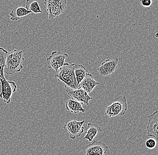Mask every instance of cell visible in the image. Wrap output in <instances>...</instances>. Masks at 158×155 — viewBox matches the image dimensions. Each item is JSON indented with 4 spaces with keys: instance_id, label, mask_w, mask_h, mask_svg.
I'll list each match as a JSON object with an SVG mask.
<instances>
[{
    "instance_id": "6da1fadb",
    "label": "cell",
    "mask_w": 158,
    "mask_h": 155,
    "mask_svg": "<svg viewBox=\"0 0 158 155\" xmlns=\"http://www.w3.org/2000/svg\"><path fill=\"white\" fill-rule=\"evenodd\" d=\"M24 61V58L22 50L14 49L10 52L7 51L6 54L4 72L9 75L19 72L23 67L22 63Z\"/></svg>"
},
{
    "instance_id": "7a4b0ae2",
    "label": "cell",
    "mask_w": 158,
    "mask_h": 155,
    "mask_svg": "<svg viewBox=\"0 0 158 155\" xmlns=\"http://www.w3.org/2000/svg\"><path fill=\"white\" fill-rule=\"evenodd\" d=\"M75 65L76 64L64 63V66L59 69V71L54 75L58 81L64 83L65 88H78L74 72Z\"/></svg>"
},
{
    "instance_id": "3957f363",
    "label": "cell",
    "mask_w": 158,
    "mask_h": 155,
    "mask_svg": "<svg viewBox=\"0 0 158 155\" xmlns=\"http://www.w3.org/2000/svg\"><path fill=\"white\" fill-rule=\"evenodd\" d=\"M126 96L116 98L115 100L110 105L106 108V113L109 117L122 116L125 114L127 110Z\"/></svg>"
},
{
    "instance_id": "277c9868",
    "label": "cell",
    "mask_w": 158,
    "mask_h": 155,
    "mask_svg": "<svg viewBox=\"0 0 158 155\" xmlns=\"http://www.w3.org/2000/svg\"><path fill=\"white\" fill-rule=\"evenodd\" d=\"M48 14V18L52 20L58 18L67 8L66 0H44Z\"/></svg>"
},
{
    "instance_id": "5b68a950",
    "label": "cell",
    "mask_w": 158,
    "mask_h": 155,
    "mask_svg": "<svg viewBox=\"0 0 158 155\" xmlns=\"http://www.w3.org/2000/svg\"><path fill=\"white\" fill-rule=\"evenodd\" d=\"M0 82L1 84L0 98L8 104L10 103L12 96L16 91L17 86L15 82L7 80L6 78L1 80Z\"/></svg>"
},
{
    "instance_id": "8992f818",
    "label": "cell",
    "mask_w": 158,
    "mask_h": 155,
    "mask_svg": "<svg viewBox=\"0 0 158 155\" xmlns=\"http://www.w3.org/2000/svg\"><path fill=\"white\" fill-rule=\"evenodd\" d=\"M85 120L81 121L71 120L65 122L64 126V131L69 132L70 138L74 140L77 137H80L84 132V127L83 126Z\"/></svg>"
},
{
    "instance_id": "52a82bcc",
    "label": "cell",
    "mask_w": 158,
    "mask_h": 155,
    "mask_svg": "<svg viewBox=\"0 0 158 155\" xmlns=\"http://www.w3.org/2000/svg\"><path fill=\"white\" fill-rule=\"evenodd\" d=\"M69 57L67 53H63L58 51H54L46 59L47 66L49 69H54L57 71L64 66L65 59Z\"/></svg>"
},
{
    "instance_id": "ba28073f",
    "label": "cell",
    "mask_w": 158,
    "mask_h": 155,
    "mask_svg": "<svg viewBox=\"0 0 158 155\" xmlns=\"http://www.w3.org/2000/svg\"><path fill=\"white\" fill-rule=\"evenodd\" d=\"M108 147L100 141H94L93 143L82 148L85 155H104L108 151Z\"/></svg>"
},
{
    "instance_id": "9c48e42d",
    "label": "cell",
    "mask_w": 158,
    "mask_h": 155,
    "mask_svg": "<svg viewBox=\"0 0 158 155\" xmlns=\"http://www.w3.org/2000/svg\"><path fill=\"white\" fill-rule=\"evenodd\" d=\"M66 91L72 99L81 104L88 105L89 102L93 98L90 97L85 90L81 88L74 89L71 88H66Z\"/></svg>"
},
{
    "instance_id": "30bf717a",
    "label": "cell",
    "mask_w": 158,
    "mask_h": 155,
    "mask_svg": "<svg viewBox=\"0 0 158 155\" xmlns=\"http://www.w3.org/2000/svg\"><path fill=\"white\" fill-rule=\"evenodd\" d=\"M119 63L118 58L107 59L102 63L101 66L98 68L99 75L102 76H107L111 75L118 68Z\"/></svg>"
},
{
    "instance_id": "8fae6325",
    "label": "cell",
    "mask_w": 158,
    "mask_h": 155,
    "mask_svg": "<svg viewBox=\"0 0 158 155\" xmlns=\"http://www.w3.org/2000/svg\"><path fill=\"white\" fill-rule=\"evenodd\" d=\"M149 121L147 126V135L148 137H154L158 141V113L156 110L152 114L148 115Z\"/></svg>"
},
{
    "instance_id": "7c38bea8",
    "label": "cell",
    "mask_w": 158,
    "mask_h": 155,
    "mask_svg": "<svg viewBox=\"0 0 158 155\" xmlns=\"http://www.w3.org/2000/svg\"><path fill=\"white\" fill-rule=\"evenodd\" d=\"M99 83L94 79L91 74L87 73L85 77L79 84L78 88L85 90L87 93H90L97 86L99 85Z\"/></svg>"
},
{
    "instance_id": "4fadbf2b",
    "label": "cell",
    "mask_w": 158,
    "mask_h": 155,
    "mask_svg": "<svg viewBox=\"0 0 158 155\" xmlns=\"http://www.w3.org/2000/svg\"><path fill=\"white\" fill-rule=\"evenodd\" d=\"M101 131V128L98 125L95 124H92L91 123H88L87 127L85 131V135L83 138V140H88L89 142H92L95 137Z\"/></svg>"
},
{
    "instance_id": "5bb4252c",
    "label": "cell",
    "mask_w": 158,
    "mask_h": 155,
    "mask_svg": "<svg viewBox=\"0 0 158 155\" xmlns=\"http://www.w3.org/2000/svg\"><path fill=\"white\" fill-rule=\"evenodd\" d=\"M30 13H31V12L26 8L21 6L16 7L11 11V12L10 13V19L11 20L16 21Z\"/></svg>"
},
{
    "instance_id": "9a60e30c",
    "label": "cell",
    "mask_w": 158,
    "mask_h": 155,
    "mask_svg": "<svg viewBox=\"0 0 158 155\" xmlns=\"http://www.w3.org/2000/svg\"><path fill=\"white\" fill-rule=\"evenodd\" d=\"M65 107L67 110L74 113H78L80 112H85V110L82 106L81 104L73 99H69L67 100L65 104Z\"/></svg>"
},
{
    "instance_id": "2e32d148",
    "label": "cell",
    "mask_w": 158,
    "mask_h": 155,
    "mask_svg": "<svg viewBox=\"0 0 158 155\" xmlns=\"http://www.w3.org/2000/svg\"><path fill=\"white\" fill-rule=\"evenodd\" d=\"M74 72L77 84L78 86L79 84L81 82L86 75L87 70L82 65L76 64Z\"/></svg>"
},
{
    "instance_id": "e0dca14e",
    "label": "cell",
    "mask_w": 158,
    "mask_h": 155,
    "mask_svg": "<svg viewBox=\"0 0 158 155\" xmlns=\"http://www.w3.org/2000/svg\"><path fill=\"white\" fill-rule=\"evenodd\" d=\"M26 8L34 14L42 13L37 0H27Z\"/></svg>"
},
{
    "instance_id": "ac0fdd59",
    "label": "cell",
    "mask_w": 158,
    "mask_h": 155,
    "mask_svg": "<svg viewBox=\"0 0 158 155\" xmlns=\"http://www.w3.org/2000/svg\"><path fill=\"white\" fill-rule=\"evenodd\" d=\"M7 51L2 47H0V80L5 78L4 67Z\"/></svg>"
},
{
    "instance_id": "d6986e66",
    "label": "cell",
    "mask_w": 158,
    "mask_h": 155,
    "mask_svg": "<svg viewBox=\"0 0 158 155\" xmlns=\"http://www.w3.org/2000/svg\"><path fill=\"white\" fill-rule=\"evenodd\" d=\"M146 147L149 149H153L157 145V141L154 138H149L145 143Z\"/></svg>"
},
{
    "instance_id": "ffe728a7",
    "label": "cell",
    "mask_w": 158,
    "mask_h": 155,
    "mask_svg": "<svg viewBox=\"0 0 158 155\" xmlns=\"http://www.w3.org/2000/svg\"><path fill=\"white\" fill-rule=\"evenodd\" d=\"M140 2L144 7L149 8L152 5V0H141Z\"/></svg>"
},
{
    "instance_id": "44dd1931",
    "label": "cell",
    "mask_w": 158,
    "mask_h": 155,
    "mask_svg": "<svg viewBox=\"0 0 158 155\" xmlns=\"http://www.w3.org/2000/svg\"><path fill=\"white\" fill-rule=\"evenodd\" d=\"M156 37H158V33H156Z\"/></svg>"
}]
</instances>
